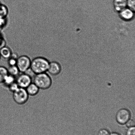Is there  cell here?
<instances>
[{"mask_svg": "<svg viewBox=\"0 0 135 135\" xmlns=\"http://www.w3.org/2000/svg\"><path fill=\"white\" fill-rule=\"evenodd\" d=\"M1 55H0V59H1Z\"/></svg>", "mask_w": 135, "mask_h": 135, "instance_id": "603a6c76", "label": "cell"}, {"mask_svg": "<svg viewBox=\"0 0 135 135\" xmlns=\"http://www.w3.org/2000/svg\"><path fill=\"white\" fill-rule=\"evenodd\" d=\"M8 75L7 69L4 66H0V84L2 83Z\"/></svg>", "mask_w": 135, "mask_h": 135, "instance_id": "5bb4252c", "label": "cell"}, {"mask_svg": "<svg viewBox=\"0 0 135 135\" xmlns=\"http://www.w3.org/2000/svg\"><path fill=\"white\" fill-rule=\"evenodd\" d=\"M133 11L130 9L125 8L120 12V15L123 19L129 20L133 18L134 16Z\"/></svg>", "mask_w": 135, "mask_h": 135, "instance_id": "9c48e42d", "label": "cell"}, {"mask_svg": "<svg viewBox=\"0 0 135 135\" xmlns=\"http://www.w3.org/2000/svg\"><path fill=\"white\" fill-rule=\"evenodd\" d=\"M7 69L8 74L15 77H16L20 72L16 66H9Z\"/></svg>", "mask_w": 135, "mask_h": 135, "instance_id": "4fadbf2b", "label": "cell"}, {"mask_svg": "<svg viewBox=\"0 0 135 135\" xmlns=\"http://www.w3.org/2000/svg\"><path fill=\"white\" fill-rule=\"evenodd\" d=\"M32 82L37 86L40 89L43 90L49 89L52 84L51 78L46 72L36 74Z\"/></svg>", "mask_w": 135, "mask_h": 135, "instance_id": "7a4b0ae2", "label": "cell"}, {"mask_svg": "<svg viewBox=\"0 0 135 135\" xmlns=\"http://www.w3.org/2000/svg\"><path fill=\"white\" fill-rule=\"evenodd\" d=\"M19 88V87L18 86V85L17 84V83L15 81L9 86V87H8V89L10 92L13 93V92H15L16 90H17Z\"/></svg>", "mask_w": 135, "mask_h": 135, "instance_id": "2e32d148", "label": "cell"}, {"mask_svg": "<svg viewBox=\"0 0 135 135\" xmlns=\"http://www.w3.org/2000/svg\"><path fill=\"white\" fill-rule=\"evenodd\" d=\"M12 51L10 48L6 46H4L0 48V55L4 59H8L11 56Z\"/></svg>", "mask_w": 135, "mask_h": 135, "instance_id": "8fae6325", "label": "cell"}, {"mask_svg": "<svg viewBox=\"0 0 135 135\" xmlns=\"http://www.w3.org/2000/svg\"><path fill=\"white\" fill-rule=\"evenodd\" d=\"M26 89L29 96H36L39 93L40 90L39 88L33 82Z\"/></svg>", "mask_w": 135, "mask_h": 135, "instance_id": "ba28073f", "label": "cell"}, {"mask_svg": "<svg viewBox=\"0 0 135 135\" xmlns=\"http://www.w3.org/2000/svg\"><path fill=\"white\" fill-rule=\"evenodd\" d=\"M31 60L28 56L22 55L18 57L16 66L20 73H25L30 69Z\"/></svg>", "mask_w": 135, "mask_h": 135, "instance_id": "277c9868", "label": "cell"}, {"mask_svg": "<svg viewBox=\"0 0 135 135\" xmlns=\"http://www.w3.org/2000/svg\"><path fill=\"white\" fill-rule=\"evenodd\" d=\"M49 63L45 58L37 57L31 60L30 70L35 75L47 72Z\"/></svg>", "mask_w": 135, "mask_h": 135, "instance_id": "6da1fadb", "label": "cell"}, {"mask_svg": "<svg viewBox=\"0 0 135 135\" xmlns=\"http://www.w3.org/2000/svg\"><path fill=\"white\" fill-rule=\"evenodd\" d=\"M98 135H109V134L106 129H102L99 131Z\"/></svg>", "mask_w": 135, "mask_h": 135, "instance_id": "d6986e66", "label": "cell"}, {"mask_svg": "<svg viewBox=\"0 0 135 135\" xmlns=\"http://www.w3.org/2000/svg\"><path fill=\"white\" fill-rule=\"evenodd\" d=\"M16 81V78L9 75H8L1 83L4 88L8 89V87L13 83Z\"/></svg>", "mask_w": 135, "mask_h": 135, "instance_id": "7c38bea8", "label": "cell"}, {"mask_svg": "<svg viewBox=\"0 0 135 135\" xmlns=\"http://www.w3.org/2000/svg\"><path fill=\"white\" fill-rule=\"evenodd\" d=\"M126 135H135V129L134 127L130 128L127 131Z\"/></svg>", "mask_w": 135, "mask_h": 135, "instance_id": "ac0fdd59", "label": "cell"}, {"mask_svg": "<svg viewBox=\"0 0 135 135\" xmlns=\"http://www.w3.org/2000/svg\"><path fill=\"white\" fill-rule=\"evenodd\" d=\"M61 67L57 62L53 61L50 62L47 72L52 76H56L60 73Z\"/></svg>", "mask_w": 135, "mask_h": 135, "instance_id": "52a82bcc", "label": "cell"}, {"mask_svg": "<svg viewBox=\"0 0 135 135\" xmlns=\"http://www.w3.org/2000/svg\"><path fill=\"white\" fill-rule=\"evenodd\" d=\"M126 123L127 126L128 127L130 128L134 127L135 123L133 120H129Z\"/></svg>", "mask_w": 135, "mask_h": 135, "instance_id": "ffe728a7", "label": "cell"}, {"mask_svg": "<svg viewBox=\"0 0 135 135\" xmlns=\"http://www.w3.org/2000/svg\"><path fill=\"white\" fill-rule=\"evenodd\" d=\"M131 114L128 109H122L119 110L116 115V119L117 122L121 125L126 123L130 119Z\"/></svg>", "mask_w": 135, "mask_h": 135, "instance_id": "8992f818", "label": "cell"}, {"mask_svg": "<svg viewBox=\"0 0 135 135\" xmlns=\"http://www.w3.org/2000/svg\"><path fill=\"white\" fill-rule=\"evenodd\" d=\"M16 82L20 88L26 89L32 82V79L26 73H20L16 78Z\"/></svg>", "mask_w": 135, "mask_h": 135, "instance_id": "5b68a950", "label": "cell"}, {"mask_svg": "<svg viewBox=\"0 0 135 135\" xmlns=\"http://www.w3.org/2000/svg\"><path fill=\"white\" fill-rule=\"evenodd\" d=\"M113 3L116 10L120 12L126 8L127 0H114Z\"/></svg>", "mask_w": 135, "mask_h": 135, "instance_id": "30bf717a", "label": "cell"}, {"mask_svg": "<svg viewBox=\"0 0 135 135\" xmlns=\"http://www.w3.org/2000/svg\"><path fill=\"white\" fill-rule=\"evenodd\" d=\"M18 56L17 53H12L11 56L8 59V63L9 66H16L17 63V59Z\"/></svg>", "mask_w": 135, "mask_h": 135, "instance_id": "9a60e30c", "label": "cell"}, {"mask_svg": "<svg viewBox=\"0 0 135 135\" xmlns=\"http://www.w3.org/2000/svg\"><path fill=\"white\" fill-rule=\"evenodd\" d=\"M111 135H120L118 134V133H112V134Z\"/></svg>", "mask_w": 135, "mask_h": 135, "instance_id": "7402d4cb", "label": "cell"}, {"mask_svg": "<svg viewBox=\"0 0 135 135\" xmlns=\"http://www.w3.org/2000/svg\"><path fill=\"white\" fill-rule=\"evenodd\" d=\"M5 43V40H4L2 35L0 33V48L5 46L4 45Z\"/></svg>", "mask_w": 135, "mask_h": 135, "instance_id": "44dd1931", "label": "cell"}, {"mask_svg": "<svg viewBox=\"0 0 135 135\" xmlns=\"http://www.w3.org/2000/svg\"><path fill=\"white\" fill-rule=\"evenodd\" d=\"M13 93V100L18 105H23L26 104L28 100L29 96L26 89L19 87Z\"/></svg>", "mask_w": 135, "mask_h": 135, "instance_id": "3957f363", "label": "cell"}, {"mask_svg": "<svg viewBox=\"0 0 135 135\" xmlns=\"http://www.w3.org/2000/svg\"><path fill=\"white\" fill-rule=\"evenodd\" d=\"M127 6L133 11L135 8V0H127Z\"/></svg>", "mask_w": 135, "mask_h": 135, "instance_id": "e0dca14e", "label": "cell"}]
</instances>
